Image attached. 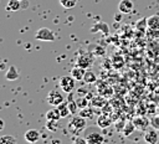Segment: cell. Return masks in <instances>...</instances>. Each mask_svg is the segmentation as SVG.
<instances>
[{"label":"cell","mask_w":159,"mask_h":144,"mask_svg":"<svg viewBox=\"0 0 159 144\" xmlns=\"http://www.w3.org/2000/svg\"><path fill=\"white\" fill-rule=\"evenodd\" d=\"M46 119H47V120H48V119H56V120H60V119H61V114H60L57 107H55V108L47 110V113H46Z\"/></svg>","instance_id":"17"},{"label":"cell","mask_w":159,"mask_h":144,"mask_svg":"<svg viewBox=\"0 0 159 144\" xmlns=\"http://www.w3.org/2000/svg\"><path fill=\"white\" fill-rule=\"evenodd\" d=\"M58 2L65 9H71V7H73L77 4V0H58Z\"/></svg>","instance_id":"25"},{"label":"cell","mask_w":159,"mask_h":144,"mask_svg":"<svg viewBox=\"0 0 159 144\" xmlns=\"http://www.w3.org/2000/svg\"><path fill=\"white\" fill-rule=\"evenodd\" d=\"M111 62L113 63V67L117 68V70H118V68H122L123 65H124V60H123V57L119 56V55H114V56L112 57Z\"/></svg>","instance_id":"19"},{"label":"cell","mask_w":159,"mask_h":144,"mask_svg":"<svg viewBox=\"0 0 159 144\" xmlns=\"http://www.w3.org/2000/svg\"><path fill=\"white\" fill-rule=\"evenodd\" d=\"M19 76H20V72L16 70V67L15 66H9V68H7V71H6V73H5V77H6V79H9V81H15V79H17L19 78Z\"/></svg>","instance_id":"13"},{"label":"cell","mask_w":159,"mask_h":144,"mask_svg":"<svg viewBox=\"0 0 159 144\" xmlns=\"http://www.w3.org/2000/svg\"><path fill=\"white\" fill-rule=\"evenodd\" d=\"M86 127H87V120H86V118H83L81 115H73L70 119V122L67 123L68 132L76 137H78L86 129Z\"/></svg>","instance_id":"1"},{"label":"cell","mask_w":159,"mask_h":144,"mask_svg":"<svg viewBox=\"0 0 159 144\" xmlns=\"http://www.w3.org/2000/svg\"><path fill=\"white\" fill-rule=\"evenodd\" d=\"M150 125L152 128H154L155 130H159V115H154L150 119Z\"/></svg>","instance_id":"28"},{"label":"cell","mask_w":159,"mask_h":144,"mask_svg":"<svg viewBox=\"0 0 159 144\" xmlns=\"http://www.w3.org/2000/svg\"><path fill=\"white\" fill-rule=\"evenodd\" d=\"M84 73H86V70L80 67V66H76L71 70V76L76 79V81H83V77H84Z\"/></svg>","instance_id":"12"},{"label":"cell","mask_w":159,"mask_h":144,"mask_svg":"<svg viewBox=\"0 0 159 144\" xmlns=\"http://www.w3.org/2000/svg\"><path fill=\"white\" fill-rule=\"evenodd\" d=\"M4 123H5V122H4L2 119H0V129H4V125H5Z\"/></svg>","instance_id":"31"},{"label":"cell","mask_w":159,"mask_h":144,"mask_svg":"<svg viewBox=\"0 0 159 144\" xmlns=\"http://www.w3.org/2000/svg\"><path fill=\"white\" fill-rule=\"evenodd\" d=\"M40 137H41V134H40V132L36 130V129H29V130H26V133L24 134V138H25V140H26L27 143H36V142L40 139Z\"/></svg>","instance_id":"10"},{"label":"cell","mask_w":159,"mask_h":144,"mask_svg":"<svg viewBox=\"0 0 159 144\" xmlns=\"http://www.w3.org/2000/svg\"><path fill=\"white\" fill-rule=\"evenodd\" d=\"M72 144H87V142H86V138H81L80 135L73 140V143Z\"/></svg>","instance_id":"29"},{"label":"cell","mask_w":159,"mask_h":144,"mask_svg":"<svg viewBox=\"0 0 159 144\" xmlns=\"http://www.w3.org/2000/svg\"><path fill=\"white\" fill-rule=\"evenodd\" d=\"M118 10L122 14H129L133 10V1L132 0H120L118 2Z\"/></svg>","instance_id":"11"},{"label":"cell","mask_w":159,"mask_h":144,"mask_svg":"<svg viewBox=\"0 0 159 144\" xmlns=\"http://www.w3.org/2000/svg\"><path fill=\"white\" fill-rule=\"evenodd\" d=\"M60 87L63 92L66 93H72V91L76 87V79L70 74V76H63L60 78Z\"/></svg>","instance_id":"2"},{"label":"cell","mask_w":159,"mask_h":144,"mask_svg":"<svg viewBox=\"0 0 159 144\" xmlns=\"http://www.w3.org/2000/svg\"><path fill=\"white\" fill-rule=\"evenodd\" d=\"M76 102H77V106H78L80 109L86 108V107H88V104H89V101H88L87 98H84V97H80Z\"/></svg>","instance_id":"27"},{"label":"cell","mask_w":159,"mask_h":144,"mask_svg":"<svg viewBox=\"0 0 159 144\" xmlns=\"http://www.w3.org/2000/svg\"><path fill=\"white\" fill-rule=\"evenodd\" d=\"M47 102H48L51 106L57 107V106H60L62 102H65V97H63V94H62L60 91L52 89V91H50V92L47 93Z\"/></svg>","instance_id":"4"},{"label":"cell","mask_w":159,"mask_h":144,"mask_svg":"<svg viewBox=\"0 0 159 144\" xmlns=\"http://www.w3.org/2000/svg\"><path fill=\"white\" fill-rule=\"evenodd\" d=\"M133 123H134V125H135V129H139V130H147L148 129V127H149V124H150V122L145 118V117H143V115H139V117H135L133 120H132Z\"/></svg>","instance_id":"7"},{"label":"cell","mask_w":159,"mask_h":144,"mask_svg":"<svg viewBox=\"0 0 159 144\" xmlns=\"http://www.w3.org/2000/svg\"><path fill=\"white\" fill-rule=\"evenodd\" d=\"M147 27L152 31H159V14H154L147 17Z\"/></svg>","instance_id":"9"},{"label":"cell","mask_w":159,"mask_h":144,"mask_svg":"<svg viewBox=\"0 0 159 144\" xmlns=\"http://www.w3.org/2000/svg\"><path fill=\"white\" fill-rule=\"evenodd\" d=\"M80 115L83 117V118H92L93 117V110L88 107L82 108V109H80Z\"/></svg>","instance_id":"24"},{"label":"cell","mask_w":159,"mask_h":144,"mask_svg":"<svg viewBox=\"0 0 159 144\" xmlns=\"http://www.w3.org/2000/svg\"><path fill=\"white\" fill-rule=\"evenodd\" d=\"M135 130V125H134V123L133 122H128V123H125V125H124V128H123V134L125 135V137H129L133 132Z\"/></svg>","instance_id":"21"},{"label":"cell","mask_w":159,"mask_h":144,"mask_svg":"<svg viewBox=\"0 0 159 144\" xmlns=\"http://www.w3.org/2000/svg\"><path fill=\"white\" fill-rule=\"evenodd\" d=\"M91 104L93 106V107H102L103 104H104V99H103V97L101 96H98V97H94L92 101H91Z\"/></svg>","instance_id":"26"},{"label":"cell","mask_w":159,"mask_h":144,"mask_svg":"<svg viewBox=\"0 0 159 144\" xmlns=\"http://www.w3.org/2000/svg\"><path fill=\"white\" fill-rule=\"evenodd\" d=\"M93 62H94V56L89 52H84V53H81L80 56H78V58H77V66H80V67H82V68H88V67H91L92 65H93Z\"/></svg>","instance_id":"5"},{"label":"cell","mask_w":159,"mask_h":144,"mask_svg":"<svg viewBox=\"0 0 159 144\" xmlns=\"http://www.w3.org/2000/svg\"><path fill=\"white\" fill-rule=\"evenodd\" d=\"M83 82H84L86 84H91V83L97 82V76H96V73L92 72V71H86L84 77H83Z\"/></svg>","instance_id":"16"},{"label":"cell","mask_w":159,"mask_h":144,"mask_svg":"<svg viewBox=\"0 0 159 144\" xmlns=\"http://www.w3.org/2000/svg\"><path fill=\"white\" fill-rule=\"evenodd\" d=\"M57 109L61 114V118H66L71 114V110H70V107H68V103L66 102H62L60 106H57Z\"/></svg>","instance_id":"15"},{"label":"cell","mask_w":159,"mask_h":144,"mask_svg":"<svg viewBox=\"0 0 159 144\" xmlns=\"http://www.w3.org/2000/svg\"><path fill=\"white\" fill-rule=\"evenodd\" d=\"M158 133L157 130L153 128V129H147L145 133H144V142L147 144H157L158 143Z\"/></svg>","instance_id":"8"},{"label":"cell","mask_w":159,"mask_h":144,"mask_svg":"<svg viewBox=\"0 0 159 144\" xmlns=\"http://www.w3.org/2000/svg\"><path fill=\"white\" fill-rule=\"evenodd\" d=\"M20 1H22V0H20Z\"/></svg>","instance_id":"32"},{"label":"cell","mask_w":159,"mask_h":144,"mask_svg":"<svg viewBox=\"0 0 159 144\" xmlns=\"http://www.w3.org/2000/svg\"><path fill=\"white\" fill-rule=\"evenodd\" d=\"M84 138H86L87 144H103L104 143V137L98 132L87 133Z\"/></svg>","instance_id":"6"},{"label":"cell","mask_w":159,"mask_h":144,"mask_svg":"<svg viewBox=\"0 0 159 144\" xmlns=\"http://www.w3.org/2000/svg\"><path fill=\"white\" fill-rule=\"evenodd\" d=\"M71 93H68V107H70V110H71V114H76L78 110H80V108H78V106H77V102L76 101H73L72 98H71V96H70Z\"/></svg>","instance_id":"22"},{"label":"cell","mask_w":159,"mask_h":144,"mask_svg":"<svg viewBox=\"0 0 159 144\" xmlns=\"http://www.w3.org/2000/svg\"><path fill=\"white\" fill-rule=\"evenodd\" d=\"M112 124V120L109 118V115L107 114H101L98 118H97V125L99 128H107Z\"/></svg>","instance_id":"14"},{"label":"cell","mask_w":159,"mask_h":144,"mask_svg":"<svg viewBox=\"0 0 159 144\" xmlns=\"http://www.w3.org/2000/svg\"><path fill=\"white\" fill-rule=\"evenodd\" d=\"M0 144H16V139L12 135H2L0 138Z\"/></svg>","instance_id":"23"},{"label":"cell","mask_w":159,"mask_h":144,"mask_svg":"<svg viewBox=\"0 0 159 144\" xmlns=\"http://www.w3.org/2000/svg\"><path fill=\"white\" fill-rule=\"evenodd\" d=\"M58 125H60V123H58V120H56V119H48L47 122H46V128L50 130V132H56L57 129H58Z\"/></svg>","instance_id":"20"},{"label":"cell","mask_w":159,"mask_h":144,"mask_svg":"<svg viewBox=\"0 0 159 144\" xmlns=\"http://www.w3.org/2000/svg\"><path fill=\"white\" fill-rule=\"evenodd\" d=\"M21 9V4L20 0H9L7 5H6V10L9 11H17Z\"/></svg>","instance_id":"18"},{"label":"cell","mask_w":159,"mask_h":144,"mask_svg":"<svg viewBox=\"0 0 159 144\" xmlns=\"http://www.w3.org/2000/svg\"><path fill=\"white\" fill-rule=\"evenodd\" d=\"M114 20H116V21H120V20H122V12H120V11H119V14H117V15L114 16Z\"/></svg>","instance_id":"30"},{"label":"cell","mask_w":159,"mask_h":144,"mask_svg":"<svg viewBox=\"0 0 159 144\" xmlns=\"http://www.w3.org/2000/svg\"><path fill=\"white\" fill-rule=\"evenodd\" d=\"M35 38L40 41H55V34L48 27H41L36 31Z\"/></svg>","instance_id":"3"}]
</instances>
